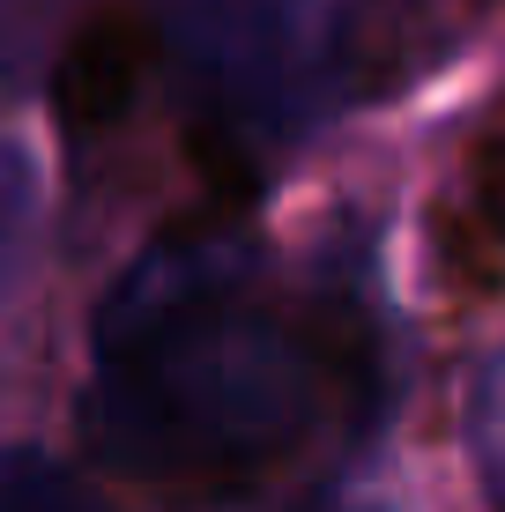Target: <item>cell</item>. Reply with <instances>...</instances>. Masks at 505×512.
I'll use <instances>...</instances> for the list:
<instances>
[{
	"label": "cell",
	"mask_w": 505,
	"mask_h": 512,
	"mask_svg": "<svg viewBox=\"0 0 505 512\" xmlns=\"http://www.w3.org/2000/svg\"><path fill=\"white\" fill-rule=\"evenodd\" d=\"M0 512H67L52 490H30V483H15V490H0Z\"/></svg>",
	"instance_id": "3957f363"
},
{
	"label": "cell",
	"mask_w": 505,
	"mask_h": 512,
	"mask_svg": "<svg viewBox=\"0 0 505 512\" xmlns=\"http://www.w3.org/2000/svg\"><path fill=\"white\" fill-rule=\"evenodd\" d=\"M431 275L461 305L505 290V127L483 134L454 193L431 201Z\"/></svg>",
	"instance_id": "7a4b0ae2"
},
{
	"label": "cell",
	"mask_w": 505,
	"mask_h": 512,
	"mask_svg": "<svg viewBox=\"0 0 505 512\" xmlns=\"http://www.w3.org/2000/svg\"><path fill=\"white\" fill-rule=\"evenodd\" d=\"M156 67V23L134 0H104L67 30L60 60H52V119L67 141H97L142 104Z\"/></svg>",
	"instance_id": "6da1fadb"
}]
</instances>
